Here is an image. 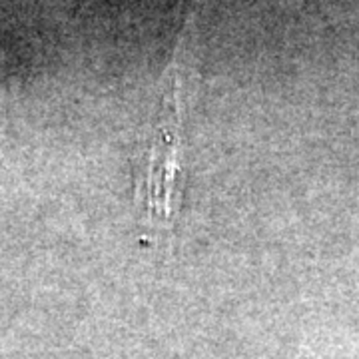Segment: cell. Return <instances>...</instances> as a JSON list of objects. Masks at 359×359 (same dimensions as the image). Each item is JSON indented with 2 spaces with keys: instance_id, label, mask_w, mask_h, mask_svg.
Returning a JSON list of instances; mask_svg holds the SVG:
<instances>
[{
  "instance_id": "6da1fadb",
  "label": "cell",
  "mask_w": 359,
  "mask_h": 359,
  "mask_svg": "<svg viewBox=\"0 0 359 359\" xmlns=\"http://www.w3.org/2000/svg\"><path fill=\"white\" fill-rule=\"evenodd\" d=\"M194 42L190 26L182 32L176 56L166 68L160 86V102L148 134L140 140L136 156V198L146 216L170 224L178 208L180 104L188 74V56Z\"/></svg>"
}]
</instances>
